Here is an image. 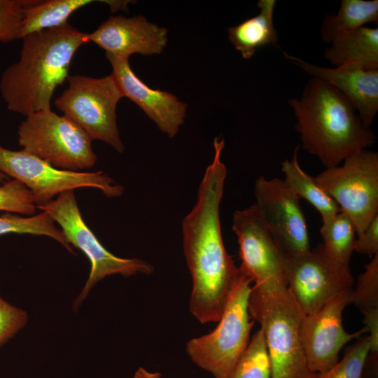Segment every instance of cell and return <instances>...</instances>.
<instances>
[{"label": "cell", "mask_w": 378, "mask_h": 378, "mask_svg": "<svg viewBox=\"0 0 378 378\" xmlns=\"http://www.w3.org/2000/svg\"><path fill=\"white\" fill-rule=\"evenodd\" d=\"M94 0H36L27 6L20 38L31 33L56 28L68 23L70 15Z\"/></svg>", "instance_id": "21"}, {"label": "cell", "mask_w": 378, "mask_h": 378, "mask_svg": "<svg viewBox=\"0 0 378 378\" xmlns=\"http://www.w3.org/2000/svg\"><path fill=\"white\" fill-rule=\"evenodd\" d=\"M298 145L290 160L281 162L284 181L300 198L309 202L321 214V218L334 215L340 211L337 203L318 185L314 177L307 174L300 166L298 160Z\"/></svg>", "instance_id": "22"}, {"label": "cell", "mask_w": 378, "mask_h": 378, "mask_svg": "<svg viewBox=\"0 0 378 378\" xmlns=\"http://www.w3.org/2000/svg\"><path fill=\"white\" fill-rule=\"evenodd\" d=\"M7 178V176L0 171V183L3 182Z\"/></svg>", "instance_id": "34"}, {"label": "cell", "mask_w": 378, "mask_h": 378, "mask_svg": "<svg viewBox=\"0 0 378 378\" xmlns=\"http://www.w3.org/2000/svg\"><path fill=\"white\" fill-rule=\"evenodd\" d=\"M254 195L267 228L284 253L309 251V232L300 199L284 180L260 176L255 183Z\"/></svg>", "instance_id": "12"}, {"label": "cell", "mask_w": 378, "mask_h": 378, "mask_svg": "<svg viewBox=\"0 0 378 378\" xmlns=\"http://www.w3.org/2000/svg\"><path fill=\"white\" fill-rule=\"evenodd\" d=\"M320 232L321 244L326 252L332 258L349 266L355 249L356 233L349 218L342 211L322 218Z\"/></svg>", "instance_id": "23"}, {"label": "cell", "mask_w": 378, "mask_h": 378, "mask_svg": "<svg viewBox=\"0 0 378 378\" xmlns=\"http://www.w3.org/2000/svg\"><path fill=\"white\" fill-rule=\"evenodd\" d=\"M363 314L364 328L369 332L368 337L371 343L370 353L377 354L378 351V309H373Z\"/></svg>", "instance_id": "32"}, {"label": "cell", "mask_w": 378, "mask_h": 378, "mask_svg": "<svg viewBox=\"0 0 378 378\" xmlns=\"http://www.w3.org/2000/svg\"><path fill=\"white\" fill-rule=\"evenodd\" d=\"M251 282L239 269L218 326L209 334L193 338L186 344L192 362L215 378H229L250 342L255 323L251 321L248 309Z\"/></svg>", "instance_id": "5"}, {"label": "cell", "mask_w": 378, "mask_h": 378, "mask_svg": "<svg viewBox=\"0 0 378 378\" xmlns=\"http://www.w3.org/2000/svg\"><path fill=\"white\" fill-rule=\"evenodd\" d=\"M285 57L312 76L340 90L351 103L363 124L370 128L378 111V69L354 65L328 68L313 64L284 52Z\"/></svg>", "instance_id": "17"}, {"label": "cell", "mask_w": 378, "mask_h": 378, "mask_svg": "<svg viewBox=\"0 0 378 378\" xmlns=\"http://www.w3.org/2000/svg\"><path fill=\"white\" fill-rule=\"evenodd\" d=\"M36 0H0V42L20 38L24 9Z\"/></svg>", "instance_id": "29"}, {"label": "cell", "mask_w": 378, "mask_h": 378, "mask_svg": "<svg viewBox=\"0 0 378 378\" xmlns=\"http://www.w3.org/2000/svg\"><path fill=\"white\" fill-rule=\"evenodd\" d=\"M225 140H214V155L200 182L196 203L182 222L183 246L192 288L189 309L202 323L218 321L239 274L222 238L220 205L227 169Z\"/></svg>", "instance_id": "1"}, {"label": "cell", "mask_w": 378, "mask_h": 378, "mask_svg": "<svg viewBox=\"0 0 378 378\" xmlns=\"http://www.w3.org/2000/svg\"><path fill=\"white\" fill-rule=\"evenodd\" d=\"M248 309L264 333L272 378H313L300 336L305 314L286 283L252 286Z\"/></svg>", "instance_id": "4"}, {"label": "cell", "mask_w": 378, "mask_h": 378, "mask_svg": "<svg viewBox=\"0 0 378 378\" xmlns=\"http://www.w3.org/2000/svg\"><path fill=\"white\" fill-rule=\"evenodd\" d=\"M351 290L334 296L318 312L305 314L302 321L300 340L308 366L315 373L324 372L332 368L339 361L342 347L367 332L363 328L349 333L343 327L342 313L351 303Z\"/></svg>", "instance_id": "14"}, {"label": "cell", "mask_w": 378, "mask_h": 378, "mask_svg": "<svg viewBox=\"0 0 378 378\" xmlns=\"http://www.w3.org/2000/svg\"><path fill=\"white\" fill-rule=\"evenodd\" d=\"M161 374L160 372H148L143 368H139V369L134 373L133 378H160Z\"/></svg>", "instance_id": "33"}, {"label": "cell", "mask_w": 378, "mask_h": 378, "mask_svg": "<svg viewBox=\"0 0 378 378\" xmlns=\"http://www.w3.org/2000/svg\"><path fill=\"white\" fill-rule=\"evenodd\" d=\"M123 97L139 106L157 127L173 138L184 123L188 104L172 93L154 90L141 80L131 69L129 59L106 53Z\"/></svg>", "instance_id": "15"}, {"label": "cell", "mask_w": 378, "mask_h": 378, "mask_svg": "<svg viewBox=\"0 0 378 378\" xmlns=\"http://www.w3.org/2000/svg\"><path fill=\"white\" fill-rule=\"evenodd\" d=\"M229 378H272L270 360L261 328L252 336Z\"/></svg>", "instance_id": "25"}, {"label": "cell", "mask_w": 378, "mask_h": 378, "mask_svg": "<svg viewBox=\"0 0 378 378\" xmlns=\"http://www.w3.org/2000/svg\"><path fill=\"white\" fill-rule=\"evenodd\" d=\"M284 275L306 315L318 312L334 296L351 290L354 282L349 267L330 256L321 244L305 253L286 255Z\"/></svg>", "instance_id": "11"}, {"label": "cell", "mask_w": 378, "mask_h": 378, "mask_svg": "<svg viewBox=\"0 0 378 378\" xmlns=\"http://www.w3.org/2000/svg\"><path fill=\"white\" fill-rule=\"evenodd\" d=\"M46 212L62 227L71 245L80 249L88 258L91 269L88 279L76 301L78 308L94 285L107 276L119 274L130 276L136 273L150 275L154 268L139 258H123L114 255L100 243L84 222L73 190L60 193L56 200L37 206Z\"/></svg>", "instance_id": "9"}, {"label": "cell", "mask_w": 378, "mask_h": 378, "mask_svg": "<svg viewBox=\"0 0 378 378\" xmlns=\"http://www.w3.org/2000/svg\"><path fill=\"white\" fill-rule=\"evenodd\" d=\"M10 233L48 236L73 253L62 230L56 227L52 218L45 211L25 218L10 213L0 216V236Z\"/></svg>", "instance_id": "24"}, {"label": "cell", "mask_w": 378, "mask_h": 378, "mask_svg": "<svg viewBox=\"0 0 378 378\" xmlns=\"http://www.w3.org/2000/svg\"><path fill=\"white\" fill-rule=\"evenodd\" d=\"M354 251L366 254L371 258L378 253V215L358 234Z\"/></svg>", "instance_id": "31"}, {"label": "cell", "mask_w": 378, "mask_h": 378, "mask_svg": "<svg viewBox=\"0 0 378 378\" xmlns=\"http://www.w3.org/2000/svg\"><path fill=\"white\" fill-rule=\"evenodd\" d=\"M326 168L315 180L360 234L378 215V153L363 149Z\"/></svg>", "instance_id": "8"}, {"label": "cell", "mask_w": 378, "mask_h": 378, "mask_svg": "<svg viewBox=\"0 0 378 378\" xmlns=\"http://www.w3.org/2000/svg\"><path fill=\"white\" fill-rule=\"evenodd\" d=\"M36 208L31 192L19 181L12 179L0 186V211L32 215Z\"/></svg>", "instance_id": "28"}, {"label": "cell", "mask_w": 378, "mask_h": 378, "mask_svg": "<svg viewBox=\"0 0 378 378\" xmlns=\"http://www.w3.org/2000/svg\"><path fill=\"white\" fill-rule=\"evenodd\" d=\"M232 228L239 246V269L254 285L286 283V254L267 228L255 204L234 212Z\"/></svg>", "instance_id": "13"}, {"label": "cell", "mask_w": 378, "mask_h": 378, "mask_svg": "<svg viewBox=\"0 0 378 378\" xmlns=\"http://www.w3.org/2000/svg\"><path fill=\"white\" fill-rule=\"evenodd\" d=\"M351 303L362 312L378 309V253L365 265L351 290Z\"/></svg>", "instance_id": "27"}, {"label": "cell", "mask_w": 378, "mask_h": 378, "mask_svg": "<svg viewBox=\"0 0 378 378\" xmlns=\"http://www.w3.org/2000/svg\"><path fill=\"white\" fill-rule=\"evenodd\" d=\"M20 59L0 79V92L9 111L25 116L51 109L55 89L69 76L76 50L88 34L69 23L23 37Z\"/></svg>", "instance_id": "2"}, {"label": "cell", "mask_w": 378, "mask_h": 378, "mask_svg": "<svg viewBox=\"0 0 378 378\" xmlns=\"http://www.w3.org/2000/svg\"><path fill=\"white\" fill-rule=\"evenodd\" d=\"M288 104L303 149L326 168L375 143L374 132L363 124L349 100L323 80L311 78L300 97L289 99Z\"/></svg>", "instance_id": "3"}, {"label": "cell", "mask_w": 378, "mask_h": 378, "mask_svg": "<svg viewBox=\"0 0 378 378\" xmlns=\"http://www.w3.org/2000/svg\"><path fill=\"white\" fill-rule=\"evenodd\" d=\"M67 80L68 88L55 99V106L92 140L102 141L122 153L116 108L123 95L113 75L102 78L73 75Z\"/></svg>", "instance_id": "7"}, {"label": "cell", "mask_w": 378, "mask_h": 378, "mask_svg": "<svg viewBox=\"0 0 378 378\" xmlns=\"http://www.w3.org/2000/svg\"><path fill=\"white\" fill-rule=\"evenodd\" d=\"M27 322V312L10 304L0 293V346L20 330Z\"/></svg>", "instance_id": "30"}, {"label": "cell", "mask_w": 378, "mask_h": 378, "mask_svg": "<svg viewBox=\"0 0 378 378\" xmlns=\"http://www.w3.org/2000/svg\"><path fill=\"white\" fill-rule=\"evenodd\" d=\"M275 5V0H259L257 4L259 14L228 28V38L244 59H251L260 48L276 45L278 36L274 24Z\"/></svg>", "instance_id": "19"}, {"label": "cell", "mask_w": 378, "mask_h": 378, "mask_svg": "<svg viewBox=\"0 0 378 378\" xmlns=\"http://www.w3.org/2000/svg\"><path fill=\"white\" fill-rule=\"evenodd\" d=\"M18 134L23 150L55 168L76 172L96 163L90 137L75 122L51 109L27 115Z\"/></svg>", "instance_id": "6"}, {"label": "cell", "mask_w": 378, "mask_h": 378, "mask_svg": "<svg viewBox=\"0 0 378 378\" xmlns=\"http://www.w3.org/2000/svg\"><path fill=\"white\" fill-rule=\"evenodd\" d=\"M0 171L24 184L37 206L52 201L60 193L80 188H94L108 197L120 196L123 187L102 171L78 172L54 167L24 150H11L0 145Z\"/></svg>", "instance_id": "10"}, {"label": "cell", "mask_w": 378, "mask_h": 378, "mask_svg": "<svg viewBox=\"0 0 378 378\" xmlns=\"http://www.w3.org/2000/svg\"><path fill=\"white\" fill-rule=\"evenodd\" d=\"M378 22L377 0H342L336 14L323 19L321 34L325 43L358 29L369 22Z\"/></svg>", "instance_id": "20"}, {"label": "cell", "mask_w": 378, "mask_h": 378, "mask_svg": "<svg viewBox=\"0 0 378 378\" xmlns=\"http://www.w3.org/2000/svg\"><path fill=\"white\" fill-rule=\"evenodd\" d=\"M371 343L368 336L360 337L346 350L344 356L330 370L316 373L313 378H362Z\"/></svg>", "instance_id": "26"}, {"label": "cell", "mask_w": 378, "mask_h": 378, "mask_svg": "<svg viewBox=\"0 0 378 378\" xmlns=\"http://www.w3.org/2000/svg\"><path fill=\"white\" fill-rule=\"evenodd\" d=\"M88 38L106 54L128 59L136 53L160 54L168 41L165 27L149 22L142 15H111L95 31L88 34Z\"/></svg>", "instance_id": "16"}, {"label": "cell", "mask_w": 378, "mask_h": 378, "mask_svg": "<svg viewBox=\"0 0 378 378\" xmlns=\"http://www.w3.org/2000/svg\"><path fill=\"white\" fill-rule=\"evenodd\" d=\"M324 51L332 65H354L364 70L378 69V28L362 27L342 35Z\"/></svg>", "instance_id": "18"}]
</instances>
